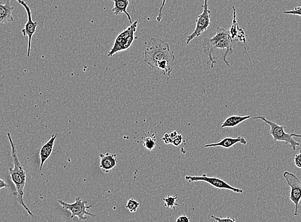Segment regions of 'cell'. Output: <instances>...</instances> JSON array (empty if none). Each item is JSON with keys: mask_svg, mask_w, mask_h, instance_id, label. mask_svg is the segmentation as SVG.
<instances>
[{"mask_svg": "<svg viewBox=\"0 0 301 222\" xmlns=\"http://www.w3.org/2000/svg\"><path fill=\"white\" fill-rule=\"evenodd\" d=\"M176 60L170 46L160 38H152L146 44L145 62L152 68L158 69L167 79L174 68Z\"/></svg>", "mask_w": 301, "mask_h": 222, "instance_id": "cell-1", "label": "cell"}, {"mask_svg": "<svg viewBox=\"0 0 301 222\" xmlns=\"http://www.w3.org/2000/svg\"><path fill=\"white\" fill-rule=\"evenodd\" d=\"M237 40H233L230 35L229 30L224 28L218 27L215 35L211 38L204 39L202 43L203 51L208 56L209 61L211 63V68H213L215 64H217L215 61L214 54L218 50H225L223 56V61L227 66L231 68L227 57L233 53V45Z\"/></svg>", "mask_w": 301, "mask_h": 222, "instance_id": "cell-2", "label": "cell"}, {"mask_svg": "<svg viewBox=\"0 0 301 222\" xmlns=\"http://www.w3.org/2000/svg\"><path fill=\"white\" fill-rule=\"evenodd\" d=\"M7 135L11 146V157L12 162H13L14 164V168H9V170L11 181L12 182L14 183V185H15L16 188V191L15 193H14V195H15L16 198H17L19 204L21 205V206L27 211L28 215L33 217V213H32V211L30 210V209L26 206L23 199L24 189V186H25L26 179L25 171L24 170L23 167L22 166L19 158H18L16 144L12 139L11 133H10V132H7Z\"/></svg>", "mask_w": 301, "mask_h": 222, "instance_id": "cell-3", "label": "cell"}, {"mask_svg": "<svg viewBox=\"0 0 301 222\" xmlns=\"http://www.w3.org/2000/svg\"><path fill=\"white\" fill-rule=\"evenodd\" d=\"M253 119L261 120L262 121L267 123L270 126V134L272 136L274 141H282L289 144L293 150H296L297 146H300V142L294 140V137L301 138L300 134L286 133L285 132V126L280 125L274 121H270L266 119L264 116L254 117Z\"/></svg>", "mask_w": 301, "mask_h": 222, "instance_id": "cell-4", "label": "cell"}, {"mask_svg": "<svg viewBox=\"0 0 301 222\" xmlns=\"http://www.w3.org/2000/svg\"><path fill=\"white\" fill-rule=\"evenodd\" d=\"M138 22L134 21L116 38L113 46L110 50L107 56L111 58L118 53L129 50L136 39L135 33L137 30Z\"/></svg>", "mask_w": 301, "mask_h": 222, "instance_id": "cell-5", "label": "cell"}, {"mask_svg": "<svg viewBox=\"0 0 301 222\" xmlns=\"http://www.w3.org/2000/svg\"><path fill=\"white\" fill-rule=\"evenodd\" d=\"M58 202L60 203L63 209L71 212V213H72L71 219H72L77 217L79 218L80 221H84V220L87 219L85 215L90 216L92 217H97V215H95V214L87 211V209L91 208L92 205H87V202L82 201L80 197H77L75 199V202L72 203H67L66 202L61 201V200H58Z\"/></svg>", "mask_w": 301, "mask_h": 222, "instance_id": "cell-6", "label": "cell"}, {"mask_svg": "<svg viewBox=\"0 0 301 222\" xmlns=\"http://www.w3.org/2000/svg\"><path fill=\"white\" fill-rule=\"evenodd\" d=\"M185 180L190 183L203 181V182L210 184L211 186L215 187V188L227 189V190L233 191L235 193H243V189L231 186L228 183L219 178V177H209L205 174H202V176H186L185 177Z\"/></svg>", "mask_w": 301, "mask_h": 222, "instance_id": "cell-7", "label": "cell"}, {"mask_svg": "<svg viewBox=\"0 0 301 222\" xmlns=\"http://www.w3.org/2000/svg\"><path fill=\"white\" fill-rule=\"evenodd\" d=\"M286 182L290 187V200L294 204V216L299 215V207L301 199V183L300 179L296 175L289 172H283L282 174Z\"/></svg>", "mask_w": 301, "mask_h": 222, "instance_id": "cell-8", "label": "cell"}, {"mask_svg": "<svg viewBox=\"0 0 301 222\" xmlns=\"http://www.w3.org/2000/svg\"><path fill=\"white\" fill-rule=\"evenodd\" d=\"M203 11L202 14L199 15L198 18L196 20V26L195 30L192 34L187 36L186 44L190 43L195 38L202 35L203 32L207 30L210 26V14L211 11L209 9L208 1L204 0V4L202 5Z\"/></svg>", "mask_w": 301, "mask_h": 222, "instance_id": "cell-9", "label": "cell"}, {"mask_svg": "<svg viewBox=\"0 0 301 222\" xmlns=\"http://www.w3.org/2000/svg\"><path fill=\"white\" fill-rule=\"evenodd\" d=\"M16 1H18L20 5L23 6L24 9H25L26 14H27V21L24 24V27L21 30V32L23 36H27L28 38L27 57L29 58L30 52H31L32 37L35 34L38 23V22L34 21L32 20L31 9H30L28 3L24 1V0H16Z\"/></svg>", "mask_w": 301, "mask_h": 222, "instance_id": "cell-10", "label": "cell"}, {"mask_svg": "<svg viewBox=\"0 0 301 222\" xmlns=\"http://www.w3.org/2000/svg\"><path fill=\"white\" fill-rule=\"evenodd\" d=\"M100 168L105 174L112 172L117 166L118 163L117 154H110V153L100 154Z\"/></svg>", "mask_w": 301, "mask_h": 222, "instance_id": "cell-11", "label": "cell"}, {"mask_svg": "<svg viewBox=\"0 0 301 222\" xmlns=\"http://www.w3.org/2000/svg\"><path fill=\"white\" fill-rule=\"evenodd\" d=\"M233 25H232L231 30H229L230 35H231V38L233 40H237L238 41L243 42L244 46H245L246 54L247 56L249 57L248 55L247 43H246V38L245 33H244L243 30L242 28L239 27V24L237 23V20H236V11L235 8L233 7ZM250 59V58H249Z\"/></svg>", "mask_w": 301, "mask_h": 222, "instance_id": "cell-12", "label": "cell"}, {"mask_svg": "<svg viewBox=\"0 0 301 222\" xmlns=\"http://www.w3.org/2000/svg\"><path fill=\"white\" fill-rule=\"evenodd\" d=\"M57 137H58V134H53L52 137L50 138V139L45 144H44L42 146L41 148H40V170H42V167L44 166V162L48 160L51 155H52L53 150H54L55 141H56Z\"/></svg>", "mask_w": 301, "mask_h": 222, "instance_id": "cell-13", "label": "cell"}, {"mask_svg": "<svg viewBox=\"0 0 301 222\" xmlns=\"http://www.w3.org/2000/svg\"><path fill=\"white\" fill-rule=\"evenodd\" d=\"M12 0H4L0 1V24H7L14 21L12 12L14 10L11 5Z\"/></svg>", "mask_w": 301, "mask_h": 222, "instance_id": "cell-14", "label": "cell"}, {"mask_svg": "<svg viewBox=\"0 0 301 222\" xmlns=\"http://www.w3.org/2000/svg\"><path fill=\"white\" fill-rule=\"evenodd\" d=\"M237 143L246 144H247V140H246L245 138L241 137V136H239V137L237 138L227 137L223 138L221 141L215 142V143L205 144V148L222 147L224 148H230Z\"/></svg>", "mask_w": 301, "mask_h": 222, "instance_id": "cell-15", "label": "cell"}, {"mask_svg": "<svg viewBox=\"0 0 301 222\" xmlns=\"http://www.w3.org/2000/svg\"><path fill=\"white\" fill-rule=\"evenodd\" d=\"M114 2V7L112 11L116 16L120 15L122 13H124L127 16L128 20L130 21V23H133V20L131 19V16L130 15L127 11L128 7L129 5V0H111Z\"/></svg>", "mask_w": 301, "mask_h": 222, "instance_id": "cell-16", "label": "cell"}, {"mask_svg": "<svg viewBox=\"0 0 301 222\" xmlns=\"http://www.w3.org/2000/svg\"><path fill=\"white\" fill-rule=\"evenodd\" d=\"M251 116L247 115H233L227 118L223 123L221 128H234L240 125L242 122L250 119Z\"/></svg>", "mask_w": 301, "mask_h": 222, "instance_id": "cell-17", "label": "cell"}, {"mask_svg": "<svg viewBox=\"0 0 301 222\" xmlns=\"http://www.w3.org/2000/svg\"><path fill=\"white\" fill-rule=\"evenodd\" d=\"M162 200H163L164 202V207H166L167 209H173L176 212V207L180 206V205L178 203L179 201L178 194L176 195H168Z\"/></svg>", "mask_w": 301, "mask_h": 222, "instance_id": "cell-18", "label": "cell"}, {"mask_svg": "<svg viewBox=\"0 0 301 222\" xmlns=\"http://www.w3.org/2000/svg\"><path fill=\"white\" fill-rule=\"evenodd\" d=\"M143 146L147 149L152 151L156 146V136L153 134L150 137H145L143 140Z\"/></svg>", "mask_w": 301, "mask_h": 222, "instance_id": "cell-19", "label": "cell"}, {"mask_svg": "<svg viewBox=\"0 0 301 222\" xmlns=\"http://www.w3.org/2000/svg\"><path fill=\"white\" fill-rule=\"evenodd\" d=\"M140 203L136 201L134 199H130L127 201V205H126V208L128 209L131 213H136L138 209L139 208Z\"/></svg>", "mask_w": 301, "mask_h": 222, "instance_id": "cell-20", "label": "cell"}, {"mask_svg": "<svg viewBox=\"0 0 301 222\" xmlns=\"http://www.w3.org/2000/svg\"><path fill=\"white\" fill-rule=\"evenodd\" d=\"M211 218L217 222H237L234 218H230L229 217L222 218L221 217H216V216L214 215H211Z\"/></svg>", "mask_w": 301, "mask_h": 222, "instance_id": "cell-21", "label": "cell"}, {"mask_svg": "<svg viewBox=\"0 0 301 222\" xmlns=\"http://www.w3.org/2000/svg\"><path fill=\"white\" fill-rule=\"evenodd\" d=\"M166 0H162L161 6L160 11H159L158 16H157V21L160 22L161 21L162 17V11H163L164 6H165Z\"/></svg>", "mask_w": 301, "mask_h": 222, "instance_id": "cell-22", "label": "cell"}, {"mask_svg": "<svg viewBox=\"0 0 301 222\" xmlns=\"http://www.w3.org/2000/svg\"><path fill=\"white\" fill-rule=\"evenodd\" d=\"M301 7L294 8V10L289 11H284L283 13L285 14H291V15L301 16Z\"/></svg>", "mask_w": 301, "mask_h": 222, "instance_id": "cell-23", "label": "cell"}, {"mask_svg": "<svg viewBox=\"0 0 301 222\" xmlns=\"http://www.w3.org/2000/svg\"><path fill=\"white\" fill-rule=\"evenodd\" d=\"M182 142V136L181 135V134H178L176 137L174 138V140H173L172 143L174 146H180Z\"/></svg>", "mask_w": 301, "mask_h": 222, "instance_id": "cell-24", "label": "cell"}, {"mask_svg": "<svg viewBox=\"0 0 301 222\" xmlns=\"http://www.w3.org/2000/svg\"><path fill=\"white\" fill-rule=\"evenodd\" d=\"M301 152L296 155L294 158V164L299 168H301Z\"/></svg>", "mask_w": 301, "mask_h": 222, "instance_id": "cell-25", "label": "cell"}, {"mask_svg": "<svg viewBox=\"0 0 301 222\" xmlns=\"http://www.w3.org/2000/svg\"><path fill=\"white\" fill-rule=\"evenodd\" d=\"M176 222H190V217L186 215H183L179 217Z\"/></svg>", "mask_w": 301, "mask_h": 222, "instance_id": "cell-26", "label": "cell"}, {"mask_svg": "<svg viewBox=\"0 0 301 222\" xmlns=\"http://www.w3.org/2000/svg\"><path fill=\"white\" fill-rule=\"evenodd\" d=\"M162 140L163 141L165 144H172V140H171L170 134H164L162 138Z\"/></svg>", "mask_w": 301, "mask_h": 222, "instance_id": "cell-27", "label": "cell"}, {"mask_svg": "<svg viewBox=\"0 0 301 222\" xmlns=\"http://www.w3.org/2000/svg\"><path fill=\"white\" fill-rule=\"evenodd\" d=\"M8 187L7 183H6L5 181L0 179V189L3 188H7Z\"/></svg>", "mask_w": 301, "mask_h": 222, "instance_id": "cell-28", "label": "cell"}]
</instances>
